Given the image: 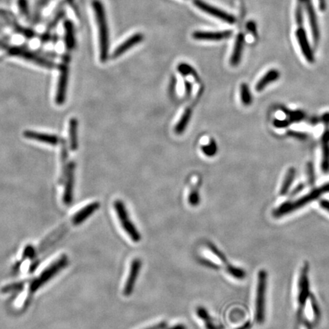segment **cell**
<instances>
[{
    "instance_id": "cell-49",
    "label": "cell",
    "mask_w": 329,
    "mask_h": 329,
    "mask_svg": "<svg viewBox=\"0 0 329 329\" xmlns=\"http://www.w3.org/2000/svg\"><path fill=\"white\" fill-rule=\"evenodd\" d=\"M322 121H323V122H325V123L329 124V114H325V115L323 116V118H322Z\"/></svg>"
},
{
    "instance_id": "cell-16",
    "label": "cell",
    "mask_w": 329,
    "mask_h": 329,
    "mask_svg": "<svg viewBox=\"0 0 329 329\" xmlns=\"http://www.w3.org/2000/svg\"><path fill=\"white\" fill-rule=\"evenodd\" d=\"M100 206L99 202H93L88 205L84 206L80 210L77 211L71 218V223L74 226L81 224L88 217H89L93 213L96 212Z\"/></svg>"
},
{
    "instance_id": "cell-31",
    "label": "cell",
    "mask_w": 329,
    "mask_h": 329,
    "mask_svg": "<svg viewBox=\"0 0 329 329\" xmlns=\"http://www.w3.org/2000/svg\"><path fill=\"white\" fill-rule=\"evenodd\" d=\"M307 176H308L309 184L310 185H314L316 181V173H315V168L312 162H308L307 164Z\"/></svg>"
},
{
    "instance_id": "cell-38",
    "label": "cell",
    "mask_w": 329,
    "mask_h": 329,
    "mask_svg": "<svg viewBox=\"0 0 329 329\" xmlns=\"http://www.w3.org/2000/svg\"><path fill=\"white\" fill-rule=\"evenodd\" d=\"M291 122L288 120H275L274 122V125L277 128H285L288 127Z\"/></svg>"
},
{
    "instance_id": "cell-44",
    "label": "cell",
    "mask_w": 329,
    "mask_h": 329,
    "mask_svg": "<svg viewBox=\"0 0 329 329\" xmlns=\"http://www.w3.org/2000/svg\"><path fill=\"white\" fill-rule=\"evenodd\" d=\"M192 85L191 82L186 81L185 82V90H186V95L187 96H190L191 92H192Z\"/></svg>"
},
{
    "instance_id": "cell-45",
    "label": "cell",
    "mask_w": 329,
    "mask_h": 329,
    "mask_svg": "<svg viewBox=\"0 0 329 329\" xmlns=\"http://www.w3.org/2000/svg\"><path fill=\"white\" fill-rule=\"evenodd\" d=\"M320 190L322 191V193H328L329 192V183L324 184L322 187H319Z\"/></svg>"
},
{
    "instance_id": "cell-7",
    "label": "cell",
    "mask_w": 329,
    "mask_h": 329,
    "mask_svg": "<svg viewBox=\"0 0 329 329\" xmlns=\"http://www.w3.org/2000/svg\"><path fill=\"white\" fill-rule=\"evenodd\" d=\"M9 53L12 56L21 57L25 60H29V61L32 62L35 64H38V66H43V67L48 68V69H52L54 66V63H51V61H48V60H45L44 58H42V57L36 55L34 53L27 51V50L23 49V48H9Z\"/></svg>"
},
{
    "instance_id": "cell-1",
    "label": "cell",
    "mask_w": 329,
    "mask_h": 329,
    "mask_svg": "<svg viewBox=\"0 0 329 329\" xmlns=\"http://www.w3.org/2000/svg\"><path fill=\"white\" fill-rule=\"evenodd\" d=\"M68 264V257L64 254H60L48 262L39 271L38 275L34 277L30 284V292H34L42 288L43 285L48 283L56 274H58Z\"/></svg>"
},
{
    "instance_id": "cell-50",
    "label": "cell",
    "mask_w": 329,
    "mask_h": 329,
    "mask_svg": "<svg viewBox=\"0 0 329 329\" xmlns=\"http://www.w3.org/2000/svg\"><path fill=\"white\" fill-rule=\"evenodd\" d=\"M0 44H1V43H0Z\"/></svg>"
},
{
    "instance_id": "cell-40",
    "label": "cell",
    "mask_w": 329,
    "mask_h": 329,
    "mask_svg": "<svg viewBox=\"0 0 329 329\" xmlns=\"http://www.w3.org/2000/svg\"><path fill=\"white\" fill-rule=\"evenodd\" d=\"M304 184H298L297 186H296V187H295L294 189H293V192H292L291 195L292 196H296V195H298V194L300 193L301 192H302V189H304Z\"/></svg>"
},
{
    "instance_id": "cell-43",
    "label": "cell",
    "mask_w": 329,
    "mask_h": 329,
    "mask_svg": "<svg viewBox=\"0 0 329 329\" xmlns=\"http://www.w3.org/2000/svg\"><path fill=\"white\" fill-rule=\"evenodd\" d=\"M319 204H320L321 207L323 208L324 209H325V210L329 212V201H327V200H322V201H320V203H319Z\"/></svg>"
},
{
    "instance_id": "cell-13",
    "label": "cell",
    "mask_w": 329,
    "mask_h": 329,
    "mask_svg": "<svg viewBox=\"0 0 329 329\" xmlns=\"http://www.w3.org/2000/svg\"><path fill=\"white\" fill-rule=\"evenodd\" d=\"M232 35L230 30L223 31V32H194V39L198 41H221V40L229 38Z\"/></svg>"
},
{
    "instance_id": "cell-21",
    "label": "cell",
    "mask_w": 329,
    "mask_h": 329,
    "mask_svg": "<svg viewBox=\"0 0 329 329\" xmlns=\"http://www.w3.org/2000/svg\"><path fill=\"white\" fill-rule=\"evenodd\" d=\"M78 122L76 119H71L69 123V148L75 151L78 148V137H77Z\"/></svg>"
},
{
    "instance_id": "cell-23",
    "label": "cell",
    "mask_w": 329,
    "mask_h": 329,
    "mask_svg": "<svg viewBox=\"0 0 329 329\" xmlns=\"http://www.w3.org/2000/svg\"><path fill=\"white\" fill-rule=\"evenodd\" d=\"M191 117H192V109L191 108H186L184 114L180 119L179 122L176 124L175 127V132L177 134L180 135L185 130L187 124L190 122Z\"/></svg>"
},
{
    "instance_id": "cell-36",
    "label": "cell",
    "mask_w": 329,
    "mask_h": 329,
    "mask_svg": "<svg viewBox=\"0 0 329 329\" xmlns=\"http://www.w3.org/2000/svg\"><path fill=\"white\" fill-rule=\"evenodd\" d=\"M18 5L21 13L23 15H27L29 14L27 0H18Z\"/></svg>"
},
{
    "instance_id": "cell-17",
    "label": "cell",
    "mask_w": 329,
    "mask_h": 329,
    "mask_svg": "<svg viewBox=\"0 0 329 329\" xmlns=\"http://www.w3.org/2000/svg\"><path fill=\"white\" fill-rule=\"evenodd\" d=\"M144 40V35L140 33H136L132 35L128 39L124 41L122 44L119 45L112 54V58L115 59L122 56L126 51L133 48L135 45L138 44Z\"/></svg>"
},
{
    "instance_id": "cell-42",
    "label": "cell",
    "mask_w": 329,
    "mask_h": 329,
    "mask_svg": "<svg viewBox=\"0 0 329 329\" xmlns=\"http://www.w3.org/2000/svg\"><path fill=\"white\" fill-rule=\"evenodd\" d=\"M167 327V322H159V323L156 324V325H153V326L149 327L145 329H164Z\"/></svg>"
},
{
    "instance_id": "cell-32",
    "label": "cell",
    "mask_w": 329,
    "mask_h": 329,
    "mask_svg": "<svg viewBox=\"0 0 329 329\" xmlns=\"http://www.w3.org/2000/svg\"><path fill=\"white\" fill-rule=\"evenodd\" d=\"M208 248H209L211 251L217 256L218 258H220V260L223 263L228 264L227 259H226V256L218 249L214 244L212 243H208L207 244Z\"/></svg>"
},
{
    "instance_id": "cell-5",
    "label": "cell",
    "mask_w": 329,
    "mask_h": 329,
    "mask_svg": "<svg viewBox=\"0 0 329 329\" xmlns=\"http://www.w3.org/2000/svg\"><path fill=\"white\" fill-rule=\"evenodd\" d=\"M114 207L116 212H117V215L119 217V220H120L122 227H123L124 231L127 232V235L131 239L132 241L134 242V243H138V242L140 241L141 235L138 232L136 228L135 227L134 224L130 220L124 203L121 200H117V201H114Z\"/></svg>"
},
{
    "instance_id": "cell-46",
    "label": "cell",
    "mask_w": 329,
    "mask_h": 329,
    "mask_svg": "<svg viewBox=\"0 0 329 329\" xmlns=\"http://www.w3.org/2000/svg\"><path fill=\"white\" fill-rule=\"evenodd\" d=\"M319 7L321 10H325L326 8V1L325 0H319Z\"/></svg>"
},
{
    "instance_id": "cell-29",
    "label": "cell",
    "mask_w": 329,
    "mask_h": 329,
    "mask_svg": "<svg viewBox=\"0 0 329 329\" xmlns=\"http://www.w3.org/2000/svg\"><path fill=\"white\" fill-rule=\"evenodd\" d=\"M202 151L207 156H213L216 154L217 151V144L214 139H211L208 145L203 146Z\"/></svg>"
},
{
    "instance_id": "cell-30",
    "label": "cell",
    "mask_w": 329,
    "mask_h": 329,
    "mask_svg": "<svg viewBox=\"0 0 329 329\" xmlns=\"http://www.w3.org/2000/svg\"><path fill=\"white\" fill-rule=\"evenodd\" d=\"M302 5H303V0H298L297 6L296 9V21L298 26L302 27L303 19H302Z\"/></svg>"
},
{
    "instance_id": "cell-18",
    "label": "cell",
    "mask_w": 329,
    "mask_h": 329,
    "mask_svg": "<svg viewBox=\"0 0 329 329\" xmlns=\"http://www.w3.org/2000/svg\"><path fill=\"white\" fill-rule=\"evenodd\" d=\"M245 36L243 34L240 33L237 35L234 45L233 51L230 57V64L232 66L240 64V60L243 54V46H244Z\"/></svg>"
},
{
    "instance_id": "cell-28",
    "label": "cell",
    "mask_w": 329,
    "mask_h": 329,
    "mask_svg": "<svg viewBox=\"0 0 329 329\" xmlns=\"http://www.w3.org/2000/svg\"><path fill=\"white\" fill-rule=\"evenodd\" d=\"M178 71L184 77H187V76L189 75L193 76L195 77H197L196 71L194 69L192 66L187 64V63H180L178 66Z\"/></svg>"
},
{
    "instance_id": "cell-26",
    "label": "cell",
    "mask_w": 329,
    "mask_h": 329,
    "mask_svg": "<svg viewBox=\"0 0 329 329\" xmlns=\"http://www.w3.org/2000/svg\"><path fill=\"white\" fill-rule=\"evenodd\" d=\"M240 94H241V100L243 105L246 106L251 105L252 102V96H251V91L249 87L246 83H243L240 87Z\"/></svg>"
},
{
    "instance_id": "cell-12",
    "label": "cell",
    "mask_w": 329,
    "mask_h": 329,
    "mask_svg": "<svg viewBox=\"0 0 329 329\" xmlns=\"http://www.w3.org/2000/svg\"><path fill=\"white\" fill-rule=\"evenodd\" d=\"M296 37L304 57L307 59V61L313 63L315 60L314 54L309 43L306 31L302 27H299L296 30Z\"/></svg>"
},
{
    "instance_id": "cell-20",
    "label": "cell",
    "mask_w": 329,
    "mask_h": 329,
    "mask_svg": "<svg viewBox=\"0 0 329 329\" xmlns=\"http://www.w3.org/2000/svg\"><path fill=\"white\" fill-rule=\"evenodd\" d=\"M279 77H280V73L277 69H271L257 82L255 85V89L257 91H262L271 82L277 81Z\"/></svg>"
},
{
    "instance_id": "cell-27",
    "label": "cell",
    "mask_w": 329,
    "mask_h": 329,
    "mask_svg": "<svg viewBox=\"0 0 329 329\" xmlns=\"http://www.w3.org/2000/svg\"><path fill=\"white\" fill-rule=\"evenodd\" d=\"M228 273L232 277L237 279H243L246 277V271L242 268H237V267L232 266V265H227L226 267Z\"/></svg>"
},
{
    "instance_id": "cell-35",
    "label": "cell",
    "mask_w": 329,
    "mask_h": 329,
    "mask_svg": "<svg viewBox=\"0 0 329 329\" xmlns=\"http://www.w3.org/2000/svg\"><path fill=\"white\" fill-rule=\"evenodd\" d=\"M198 262L200 264L204 265V266L207 267V268H211V269L218 270L220 268L218 265L217 264L214 263V262H211V261L208 260V259L201 258L198 259Z\"/></svg>"
},
{
    "instance_id": "cell-14",
    "label": "cell",
    "mask_w": 329,
    "mask_h": 329,
    "mask_svg": "<svg viewBox=\"0 0 329 329\" xmlns=\"http://www.w3.org/2000/svg\"><path fill=\"white\" fill-rule=\"evenodd\" d=\"M303 4L305 5L307 14H308L309 21H310V28L312 29L313 41L315 42V44L317 45L318 42L319 41V29L313 3H312V0H303Z\"/></svg>"
},
{
    "instance_id": "cell-2",
    "label": "cell",
    "mask_w": 329,
    "mask_h": 329,
    "mask_svg": "<svg viewBox=\"0 0 329 329\" xmlns=\"http://www.w3.org/2000/svg\"><path fill=\"white\" fill-rule=\"evenodd\" d=\"M92 6L96 15L98 28H99L101 61L102 63H105L108 57L109 35H108V23H107L105 8L100 0H93Z\"/></svg>"
},
{
    "instance_id": "cell-41",
    "label": "cell",
    "mask_w": 329,
    "mask_h": 329,
    "mask_svg": "<svg viewBox=\"0 0 329 329\" xmlns=\"http://www.w3.org/2000/svg\"><path fill=\"white\" fill-rule=\"evenodd\" d=\"M0 17L6 20L12 19L11 18H12V15L9 12H7V11H5L1 9H0Z\"/></svg>"
},
{
    "instance_id": "cell-47",
    "label": "cell",
    "mask_w": 329,
    "mask_h": 329,
    "mask_svg": "<svg viewBox=\"0 0 329 329\" xmlns=\"http://www.w3.org/2000/svg\"><path fill=\"white\" fill-rule=\"evenodd\" d=\"M251 328V323L250 322H247L244 325L240 326V328L237 329H250Z\"/></svg>"
},
{
    "instance_id": "cell-33",
    "label": "cell",
    "mask_w": 329,
    "mask_h": 329,
    "mask_svg": "<svg viewBox=\"0 0 329 329\" xmlns=\"http://www.w3.org/2000/svg\"><path fill=\"white\" fill-rule=\"evenodd\" d=\"M189 204L192 206H197L200 203L199 194L196 190H193L191 192L189 197Z\"/></svg>"
},
{
    "instance_id": "cell-4",
    "label": "cell",
    "mask_w": 329,
    "mask_h": 329,
    "mask_svg": "<svg viewBox=\"0 0 329 329\" xmlns=\"http://www.w3.org/2000/svg\"><path fill=\"white\" fill-rule=\"evenodd\" d=\"M267 273L260 271L257 276V293L255 300V321L262 324L265 318V293H266Z\"/></svg>"
},
{
    "instance_id": "cell-34",
    "label": "cell",
    "mask_w": 329,
    "mask_h": 329,
    "mask_svg": "<svg viewBox=\"0 0 329 329\" xmlns=\"http://www.w3.org/2000/svg\"><path fill=\"white\" fill-rule=\"evenodd\" d=\"M289 117H290V122H299L303 119L304 114L302 111H293V112L289 113Z\"/></svg>"
},
{
    "instance_id": "cell-8",
    "label": "cell",
    "mask_w": 329,
    "mask_h": 329,
    "mask_svg": "<svg viewBox=\"0 0 329 329\" xmlns=\"http://www.w3.org/2000/svg\"><path fill=\"white\" fill-rule=\"evenodd\" d=\"M193 3L198 9L204 11V12L212 15V16L216 17V18L225 21V22L233 24L237 21L233 15H230V14L227 13V12L218 9V8L212 6L211 5L208 4V3H206L203 0H193Z\"/></svg>"
},
{
    "instance_id": "cell-6",
    "label": "cell",
    "mask_w": 329,
    "mask_h": 329,
    "mask_svg": "<svg viewBox=\"0 0 329 329\" xmlns=\"http://www.w3.org/2000/svg\"><path fill=\"white\" fill-rule=\"evenodd\" d=\"M309 266L307 264H304L301 270L299 280V292H298V318L302 317V309L306 306L307 299L310 296V282H309Z\"/></svg>"
},
{
    "instance_id": "cell-9",
    "label": "cell",
    "mask_w": 329,
    "mask_h": 329,
    "mask_svg": "<svg viewBox=\"0 0 329 329\" xmlns=\"http://www.w3.org/2000/svg\"><path fill=\"white\" fill-rule=\"evenodd\" d=\"M69 69L66 65L60 66V77L57 82V94H56V103L61 105L64 103L66 99V88H67Z\"/></svg>"
},
{
    "instance_id": "cell-3",
    "label": "cell",
    "mask_w": 329,
    "mask_h": 329,
    "mask_svg": "<svg viewBox=\"0 0 329 329\" xmlns=\"http://www.w3.org/2000/svg\"><path fill=\"white\" fill-rule=\"evenodd\" d=\"M322 193V192L320 189H315V190L312 191L311 192L299 198V199L296 200V201H293V202H287L282 204L274 211L273 215L275 217H283V216L293 212L296 209H300L302 206H306L309 203L319 198Z\"/></svg>"
},
{
    "instance_id": "cell-39",
    "label": "cell",
    "mask_w": 329,
    "mask_h": 329,
    "mask_svg": "<svg viewBox=\"0 0 329 329\" xmlns=\"http://www.w3.org/2000/svg\"><path fill=\"white\" fill-rule=\"evenodd\" d=\"M312 305H313V313H314L315 316H316V318H319V307H318L317 304H316V301L315 300L314 298H313V299H312Z\"/></svg>"
},
{
    "instance_id": "cell-25",
    "label": "cell",
    "mask_w": 329,
    "mask_h": 329,
    "mask_svg": "<svg viewBox=\"0 0 329 329\" xmlns=\"http://www.w3.org/2000/svg\"><path fill=\"white\" fill-rule=\"evenodd\" d=\"M65 41L68 49L71 50L75 45V38H74V26L70 21L65 23Z\"/></svg>"
},
{
    "instance_id": "cell-10",
    "label": "cell",
    "mask_w": 329,
    "mask_h": 329,
    "mask_svg": "<svg viewBox=\"0 0 329 329\" xmlns=\"http://www.w3.org/2000/svg\"><path fill=\"white\" fill-rule=\"evenodd\" d=\"M141 267H142V262H141V260H139V258L133 259L131 265H130V270L128 277H127V281H126L125 285H124V296H130L132 293H133L136 279H137L139 271L141 270Z\"/></svg>"
},
{
    "instance_id": "cell-15",
    "label": "cell",
    "mask_w": 329,
    "mask_h": 329,
    "mask_svg": "<svg viewBox=\"0 0 329 329\" xmlns=\"http://www.w3.org/2000/svg\"><path fill=\"white\" fill-rule=\"evenodd\" d=\"M23 135L27 139H33V140L50 144V145L56 146L60 143V139L56 135L40 133V132L33 131V130H26L23 133Z\"/></svg>"
},
{
    "instance_id": "cell-37",
    "label": "cell",
    "mask_w": 329,
    "mask_h": 329,
    "mask_svg": "<svg viewBox=\"0 0 329 329\" xmlns=\"http://www.w3.org/2000/svg\"><path fill=\"white\" fill-rule=\"evenodd\" d=\"M288 134L289 136H293V137L296 138V139H305L307 137V133H301V132H296V131H288Z\"/></svg>"
},
{
    "instance_id": "cell-24",
    "label": "cell",
    "mask_w": 329,
    "mask_h": 329,
    "mask_svg": "<svg viewBox=\"0 0 329 329\" xmlns=\"http://www.w3.org/2000/svg\"><path fill=\"white\" fill-rule=\"evenodd\" d=\"M197 314H198V316H199L201 319L204 320L206 329H223V327L220 326V325H215V324L213 322L210 316H209V313L206 312V310L204 308V307H198V308H197Z\"/></svg>"
},
{
    "instance_id": "cell-19",
    "label": "cell",
    "mask_w": 329,
    "mask_h": 329,
    "mask_svg": "<svg viewBox=\"0 0 329 329\" xmlns=\"http://www.w3.org/2000/svg\"><path fill=\"white\" fill-rule=\"evenodd\" d=\"M322 170L324 173L329 172V129L325 130L322 136Z\"/></svg>"
},
{
    "instance_id": "cell-11",
    "label": "cell",
    "mask_w": 329,
    "mask_h": 329,
    "mask_svg": "<svg viewBox=\"0 0 329 329\" xmlns=\"http://www.w3.org/2000/svg\"><path fill=\"white\" fill-rule=\"evenodd\" d=\"M74 171H75V163L70 162L68 165L67 172H66V184H65L64 192H63V202L65 205H69L73 201Z\"/></svg>"
},
{
    "instance_id": "cell-22",
    "label": "cell",
    "mask_w": 329,
    "mask_h": 329,
    "mask_svg": "<svg viewBox=\"0 0 329 329\" xmlns=\"http://www.w3.org/2000/svg\"><path fill=\"white\" fill-rule=\"evenodd\" d=\"M295 176H296V169L294 168H290L285 175V179H284L283 184H282L280 191V195L284 196L288 193L290 187L294 181Z\"/></svg>"
},
{
    "instance_id": "cell-48",
    "label": "cell",
    "mask_w": 329,
    "mask_h": 329,
    "mask_svg": "<svg viewBox=\"0 0 329 329\" xmlns=\"http://www.w3.org/2000/svg\"><path fill=\"white\" fill-rule=\"evenodd\" d=\"M167 329H187V328H186V327L184 326V325H181V324H179V325H174V326L171 327V328H167Z\"/></svg>"
}]
</instances>
